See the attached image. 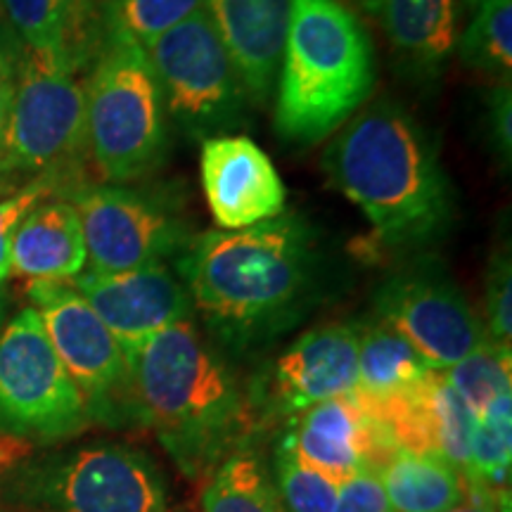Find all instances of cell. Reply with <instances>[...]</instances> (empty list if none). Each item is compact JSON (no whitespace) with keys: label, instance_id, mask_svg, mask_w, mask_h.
I'll use <instances>...</instances> for the list:
<instances>
[{"label":"cell","instance_id":"obj_1","mask_svg":"<svg viewBox=\"0 0 512 512\" xmlns=\"http://www.w3.org/2000/svg\"><path fill=\"white\" fill-rule=\"evenodd\" d=\"M178 273L209 328L254 344L299 318L318 271L316 233L285 211L242 230H207L178 254Z\"/></svg>","mask_w":512,"mask_h":512},{"label":"cell","instance_id":"obj_2","mask_svg":"<svg viewBox=\"0 0 512 512\" xmlns=\"http://www.w3.org/2000/svg\"><path fill=\"white\" fill-rule=\"evenodd\" d=\"M323 171L389 249L427 247L453 219V192L437 147L394 102L358 110L335 131Z\"/></svg>","mask_w":512,"mask_h":512},{"label":"cell","instance_id":"obj_3","mask_svg":"<svg viewBox=\"0 0 512 512\" xmlns=\"http://www.w3.org/2000/svg\"><path fill=\"white\" fill-rule=\"evenodd\" d=\"M128 366L136 411L188 475L238 444L247 422L238 380L190 318L145 339Z\"/></svg>","mask_w":512,"mask_h":512},{"label":"cell","instance_id":"obj_4","mask_svg":"<svg viewBox=\"0 0 512 512\" xmlns=\"http://www.w3.org/2000/svg\"><path fill=\"white\" fill-rule=\"evenodd\" d=\"M375 50L342 0H292L278 72L275 128L290 143H318L366 105Z\"/></svg>","mask_w":512,"mask_h":512},{"label":"cell","instance_id":"obj_5","mask_svg":"<svg viewBox=\"0 0 512 512\" xmlns=\"http://www.w3.org/2000/svg\"><path fill=\"white\" fill-rule=\"evenodd\" d=\"M83 93L88 159L102 181L114 185L140 181L164 164L169 114L152 64L138 41L105 24Z\"/></svg>","mask_w":512,"mask_h":512},{"label":"cell","instance_id":"obj_6","mask_svg":"<svg viewBox=\"0 0 512 512\" xmlns=\"http://www.w3.org/2000/svg\"><path fill=\"white\" fill-rule=\"evenodd\" d=\"M79 72L57 50L24 48L12 76V110L5 145L10 181L48 183L62 200L86 181V93Z\"/></svg>","mask_w":512,"mask_h":512},{"label":"cell","instance_id":"obj_7","mask_svg":"<svg viewBox=\"0 0 512 512\" xmlns=\"http://www.w3.org/2000/svg\"><path fill=\"white\" fill-rule=\"evenodd\" d=\"M166 114L192 138L230 136L252 105L245 83L204 10L143 43Z\"/></svg>","mask_w":512,"mask_h":512},{"label":"cell","instance_id":"obj_8","mask_svg":"<svg viewBox=\"0 0 512 512\" xmlns=\"http://www.w3.org/2000/svg\"><path fill=\"white\" fill-rule=\"evenodd\" d=\"M17 494L46 512H166L157 465L121 444L83 446L31 467Z\"/></svg>","mask_w":512,"mask_h":512},{"label":"cell","instance_id":"obj_9","mask_svg":"<svg viewBox=\"0 0 512 512\" xmlns=\"http://www.w3.org/2000/svg\"><path fill=\"white\" fill-rule=\"evenodd\" d=\"M86 401L57 358L36 309L19 311L0 335V427L38 439L79 432Z\"/></svg>","mask_w":512,"mask_h":512},{"label":"cell","instance_id":"obj_10","mask_svg":"<svg viewBox=\"0 0 512 512\" xmlns=\"http://www.w3.org/2000/svg\"><path fill=\"white\" fill-rule=\"evenodd\" d=\"M79 214L86 256L98 273L164 264L190 245V230L162 197L114 183H88L67 197Z\"/></svg>","mask_w":512,"mask_h":512},{"label":"cell","instance_id":"obj_11","mask_svg":"<svg viewBox=\"0 0 512 512\" xmlns=\"http://www.w3.org/2000/svg\"><path fill=\"white\" fill-rule=\"evenodd\" d=\"M29 299L88 413L136 408L133 377L117 337L67 280H31Z\"/></svg>","mask_w":512,"mask_h":512},{"label":"cell","instance_id":"obj_12","mask_svg":"<svg viewBox=\"0 0 512 512\" xmlns=\"http://www.w3.org/2000/svg\"><path fill=\"white\" fill-rule=\"evenodd\" d=\"M375 309L432 370L451 368L489 342L465 294L439 268L422 266L392 275L377 292Z\"/></svg>","mask_w":512,"mask_h":512},{"label":"cell","instance_id":"obj_13","mask_svg":"<svg viewBox=\"0 0 512 512\" xmlns=\"http://www.w3.org/2000/svg\"><path fill=\"white\" fill-rule=\"evenodd\" d=\"M74 287L117 337L126 361L145 339L188 320L192 311L183 280L166 264L119 273L81 271L74 278Z\"/></svg>","mask_w":512,"mask_h":512},{"label":"cell","instance_id":"obj_14","mask_svg":"<svg viewBox=\"0 0 512 512\" xmlns=\"http://www.w3.org/2000/svg\"><path fill=\"white\" fill-rule=\"evenodd\" d=\"M200 169L204 197L219 228H252L285 214L283 178L252 138L230 133L202 140Z\"/></svg>","mask_w":512,"mask_h":512},{"label":"cell","instance_id":"obj_15","mask_svg":"<svg viewBox=\"0 0 512 512\" xmlns=\"http://www.w3.org/2000/svg\"><path fill=\"white\" fill-rule=\"evenodd\" d=\"M285 451L342 484L361 470L380 472L399 446L363 411L354 394H344L294 415Z\"/></svg>","mask_w":512,"mask_h":512},{"label":"cell","instance_id":"obj_16","mask_svg":"<svg viewBox=\"0 0 512 512\" xmlns=\"http://www.w3.org/2000/svg\"><path fill=\"white\" fill-rule=\"evenodd\" d=\"M361 325L328 323L304 332L273 368V403L297 415L320 401L354 394L358 387Z\"/></svg>","mask_w":512,"mask_h":512},{"label":"cell","instance_id":"obj_17","mask_svg":"<svg viewBox=\"0 0 512 512\" xmlns=\"http://www.w3.org/2000/svg\"><path fill=\"white\" fill-rule=\"evenodd\" d=\"M290 5L292 0H204L252 105L268 102L278 81Z\"/></svg>","mask_w":512,"mask_h":512},{"label":"cell","instance_id":"obj_18","mask_svg":"<svg viewBox=\"0 0 512 512\" xmlns=\"http://www.w3.org/2000/svg\"><path fill=\"white\" fill-rule=\"evenodd\" d=\"M79 214L69 200L41 202L24 216L12 238L10 271L29 280H74L86 268Z\"/></svg>","mask_w":512,"mask_h":512},{"label":"cell","instance_id":"obj_19","mask_svg":"<svg viewBox=\"0 0 512 512\" xmlns=\"http://www.w3.org/2000/svg\"><path fill=\"white\" fill-rule=\"evenodd\" d=\"M396 55L422 74L437 72L456 46V0H361Z\"/></svg>","mask_w":512,"mask_h":512},{"label":"cell","instance_id":"obj_20","mask_svg":"<svg viewBox=\"0 0 512 512\" xmlns=\"http://www.w3.org/2000/svg\"><path fill=\"white\" fill-rule=\"evenodd\" d=\"M394 512H446L465 503V475L434 453L399 451L380 467Z\"/></svg>","mask_w":512,"mask_h":512},{"label":"cell","instance_id":"obj_21","mask_svg":"<svg viewBox=\"0 0 512 512\" xmlns=\"http://www.w3.org/2000/svg\"><path fill=\"white\" fill-rule=\"evenodd\" d=\"M420 351L384 320L361 328L358 337V387L363 399H380L420 382L430 373Z\"/></svg>","mask_w":512,"mask_h":512},{"label":"cell","instance_id":"obj_22","mask_svg":"<svg viewBox=\"0 0 512 512\" xmlns=\"http://www.w3.org/2000/svg\"><path fill=\"white\" fill-rule=\"evenodd\" d=\"M27 48L57 50L69 64L81 55L95 17V0H3Z\"/></svg>","mask_w":512,"mask_h":512},{"label":"cell","instance_id":"obj_23","mask_svg":"<svg viewBox=\"0 0 512 512\" xmlns=\"http://www.w3.org/2000/svg\"><path fill=\"white\" fill-rule=\"evenodd\" d=\"M512 460V394H503L475 420L470 463L465 470L467 494L491 498L508 512Z\"/></svg>","mask_w":512,"mask_h":512},{"label":"cell","instance_id":"obj_24","mask_svg":"<svg viewBox=\"0 0 512 512\" xmlns=\"http://www.w3.org/2000/svg\"><path fill=\"white\" fill-rule=\"evenodd\" d=\"M460 60L477 72L496 76L512 74V0H479L458 43Z\"/></svg>","mask_w":512,"mask_h":512},{"label":"cell","instance_id":"obj_25","mask_svg":"<svg viewBox=\"0 0 512 512\" xmlns=\"http://www.w3.org/2000/svg\"><path fill=\"white\" fill-rule=\"evenodd\" d=\"M204 512H285L278 491L259 460L249 453L230 456L202 494Z\"/></svg>","mask_w":512,"mask_h":512},{"label":"cell","instance_id":"obj_26","mask_svg":"<svg viewBox=\"0 0 512 512\" xmlns=\"http://www.w3.org/2000/svg\"><path fill=\"white\" fill-rule=\"evenodd\" d=\"M441 373L477 420L498 396L510 394L512 354L508 347L484 342L470 356L453 363L451 368L441 370Z\"/></svg>","mask_w":512,"mask_h":512},{"label":"cell","instance_id":"obj_27","mask_svg":"<svg viewBox=\"0 0 512 512\" xmlns=\"http://www.w3.org/2000/svg\"><path fill=\"white\" fill-rule=\"evenodd\" d=\"M102 22L114 31L145 41L204 10V0H98Z\"/></svg>","mask_w":512,"mask_h":512},{"label":"cell","instance_id":"obj_28","mask_svg":"<svg viewBox=\"0 0 512 512\" xmlns=\"http://www.w3.org/2000/svg\"><path fill=\"white\" fill-rule=\"evenodd\" d=\"M432 411H434V446L437 456L448 460L465 475L470 463L472 432H475V415L456 394V389L446 382L441 370L432 375Z\"/></svg>","mask_w":512,"mask_h":512},{"label":"cell","instance_id":"obj_29","mask_svg":"<svg viewBox=\"0 0 512 512\" xmlns=\"http://www.w3.org/2000/svg\"><path fill=\"white\" fill-rule=\"evenodd\" d=\"M339 484L320 475L313 467L299 463L290 451L278 458V498L285 512H332Z\"/></svg>","mask_w":512,"mask_h":512},{"label":"cell","instance_id":"obj_30","mask_svg":"<svg viewBox=\"0 0 512 512\" xmlns=\"http://www.w3.org/2000/svg\"><path fill=\"white\" fill-rule=\"evenodd\" d=\"M486 339L510 349L512 337V266L510 254L498 252L486 273Z\"/></svg>","mask_w":512,"mask_h":512},{"label":"cell","instance_id":"obj_31","mask_svg":"<svg viewBox=\"0 0 512 512\" xmlns=\"http://www.w3.org/2000/svg\"><path fill=\"white\" fill-rule=\"evenodd\" d=\"M53 195V188L43 181H31L19 188L15 195L0 200V280L8 278L10 273V252H12V238L19 223L29 214L36 204H41L46 197Z\"/></svg>","mask_w":512,"mask_h":512},{"label":"cell","instance_id":"obj_32","mask_svg":"<svg viewBox=\"0 0 512 512\" xmlns=\"http://www.w3.org/2000/svg\"><path fill=\"white\" fill-rule=\"evenodd\" d=\"M332 512H394L377 470H361L339 484Z\"/></svg>","mask_w":512,"mask_h":512},{"label":"cell","instance_id":"obj_33","mask_svg":"<svg viewBox=\"0 0 512 512\" xmlns=\"http://www.w3.org/2000/svg\"><path fill=\"white\" fill-rule=\"evenodd\" d=\"M486 133H489L491 147L503 166L512 162V86L510 79L496 81L494 91L486 102Z\"/></svg>","mask_w":512,"mask_h":512},{"label":"cell","instance_id":"obj_34","mask_svg":"<svg viewBox=\"0 0 512 512\" xmlns=\"http://www.w3.org/2000/svg\"><path fill=\"white\" fill-rule=\"evenodd\" d=\"M12 76H15V72L0 64V192L12 188L8 169H5V145H8V126L12 110Z\"/></svg>","mask_w":512,"mask_h":512},{"label":"cell","instance_id":"obj_35","mask_svg":"<svg viewBox=\"0 0 512 512\" xmlns=\"http://www.w3.org/2000/svg\"><path fill=\"white\" fill-rule=\"evenodd\" d=\"M24 48L27 46H24L22 38L17 36V31H15V27H12L8 12H5L3 0H0V64L15 72V67L19 62V57H22V53H24Z\"/></svg>","mask_w":512,"mask_h":512},{"label":"cell","instance_id":"obj_36","mask_svg":"<svg viewBox=\"0 0 512 512\" xmlns=\"http://www.w3.org/2000/svg\"><path fill=\"white\" fill-rule=\"evenodd\" d=\"M470 498V503H460L456 508L446 510V512H501V508L491 501V498H484V496H475V494H467Z\"/></svg>","mask_w":512,"mask_h":512},{"label":"cell","instance_id":"obj_37","mask_svg":"<svg viewBox=\"0 0 512 512\" xmlns=\"http://www.w3.org/2000/svg\"><path fill=\"white\" fill-rule=\"evenodd\" d=\"M477 3H479V0H463V5H467V8H470V10H472V8H475V5H477Z\"/></svg>","mask_w":512,"mask_h":512}]
</instances>
